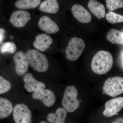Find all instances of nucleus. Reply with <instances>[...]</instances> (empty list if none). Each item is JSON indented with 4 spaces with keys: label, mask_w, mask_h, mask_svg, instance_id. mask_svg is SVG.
<instances>
[{
    "label": "nucleus",
    "mask_w": 123,
    "mask_h": 123,
    "mask_svg": "<svg viewBox=\"0 0 123 123\" xmlns=\"http://www.w3.org/2000/svg\"><path fill=\"white\" fill-rule=\"evenodd\" d=\"M32 97L34 99L42 101L46 107H50L55 104V95L52 91L49 89L41 90L33 93Z\"/></svg>",
    "instance_id": "obj_9"
},
{
    "label": "nucleus",
    "mask_w": 123,
    "mask_h": 123,
    "mask_svg": "<svg viewBox=\"0 0 123 123\" xmlns=\"http://www.w3.org/2000/svg\"><path fill=\"white\" fill-rule=\"evenodd\" d=\"M39 123H48L47 122H46V121H41Z\"/></svg>",
    "instance_id": "obj_27"
},
{
    "label": "nucleus",
    "mask_w": 123,
    "mask_h": 123,
    "mask_svg": "<svg viewBox=\"0 0 123 123\" xmlns=\"http://www.w3.org/2000/svg\"><path fill=\"white\" fill-rule=\"evenodd\" d=\"M105 108L103 114L106 117H111L118 115V112L123 108V97H118L110 99L106 102Z\"/></svg>",
    "instance_id": "obj_8"
},
{
    "label": "nucleus",
    "mask_w": 123,
    "mask_h": 123,
    "mask_svg": "<svg viewBox=\"0 0 123 123\" xmlns=\"http://www.w3.org/2000/svg\"><path fill=\"white\" fill-rule=\"evenodd\" d=\"M71 11L75 18L81 23H89L92 20V16L90 13L81 5H74L72 7Z\"/></svg>",
    "instance_id": "obj_12"
},
{
    "label": "nucleus",
    "mask_w": 123,
    "mask_h": 123,
    "mask_svg": "<svg viewBox=\"0 0 123 123\" xmlns=\"http://www.w3.org/2000/svg\"><path fill=\"white\" fill-rule=\"evenodd\" d=\"M53 43V40L50 36L45 34H39L36 36L33 42L34 47L41 51L47 50Z\"/></svg>",
    "instance_id": "obj_14"
},
{
    "label": "nucleus",
    "mask_w": 123,
    "mask_h": 123,
    "mask_svg": "<svg viewBox=\"0 0 123 123\" xmlns=\"http://www.w3.org/2000/svg\"><path fill=\"white\" fill-rule=\"evenodd\" d=\"M103 93L110 97H117L123 93V78L120 77L110 78L104 85Z\"/></svg>",
    "instance_id": "obj_5"
},
{
    "label": "nucleus",
    "mask_w": 123,
    "mask_h": 123,
    "mask_svg": "<svg viewBox=\"0 0 123 123\" xmlns=\"http://www.w3.org/2000/svg\"><path fill=\"white\" fill-rule=\"evenodd\" d=\"M23 80L25 82L24 88L27 92H35L46 88L45 84L35 79L31 73H27L23 76Z\"/></svg>",
    "instance_id": "obj_11"
},
{
    "label": "nucleus",
    "mask_w": 123,
    "mask_h": 123,
    "mask_svg": "<svg viewBox=\"0 0 123 123\" xmlns=\"http://www.w3.org/2000/svg\"><path fill=\"white\" fill-rule=\"evenodd\" d=\"M107 39L112 44H123V32L111 29L106 35Z\"/></svg>",
    "instance_id": "obj_19"
},
{
    "label": "nucleus",
    "mask_w": 123,
    "mask_h": 123,
    "mask_svg": "<svg viewBox=\"0 0 123 123\" xmlns=\"http://www.w3.org/2000/svg\"><path fill=\"white\" fill-rule=\"evenodd\" d=\"M11 84L9 82L0 76V95L5 93L10 90Z\"/></svg>",
    "instance_id": "obj_24"
},
{
    "label": "nucleus",
    "mask_w": 123,
    "mask_h": 123,
    "mask_svg": "<svg viewBox=\"0 0 123 123\" xmlns=\"http://www.w3.org/2000/svg\"></svg>",
    "instance_id": "obj_28"
},
{
    "label": "nucleus",
    "mask_w": 123,
    "mask_h": 123,
    "mask_svg": "<svg viewBox=\"0 0 123 123\" xmlns=\"http://www.w3.org/2000/svg\"><path fill=\"white\" fill-rule=\"evenodd\" d=\"M59 5L57 0H44L40 4V11L48 13H56L59 10Z\"/></svg>",
    "instance_id": "obj_16"
},
{
    "label": "nucleus",
    "mask_w": 123,
    "mask_h": 123,
    "mask_svg": "<svg viewBox=\"0 0 123 123\" xmlns=\"http://www.w3.org/2000/svg\"><path fill=\"white\" fill-rule=\"evenodd\" d=\"M113 64L112 55L109 52L100 51L93 57L91 68L93 72L98 75H104L109 72Z\"/></svg>",
    "instance_id": "obj_1"
},
{
    "label": "nucleus",
    "mask_w": 123,
    "mask_h": 123,
    "mask_svg": "<svg viewBox=\"0 0 123 123\" xmlns=\"http://www.w3.org/2000/svg\"><path fill=\"white\" fill-rule=\"evenodd\" d=\"M26 54L29 65L34 70L40 73L45 72L47 70L48 61L44 54L36 49H30Z\"/></svg>",
    "instance_id": "obj_2"
},
{
    "label": "nucleus",
    "mask_w": 123,
    "mask_h": 123,
    "mask_svg": "<svg viewBox=\"0 0 123 123\" xmlns=\"http://www.w3.org/2000/svg\"><path fill=\"white\" fill-rule=\"evenodd\" d=\"M13 58L16 73L18 76H24L26 73L30 65L26 54L23 51H18L15 53Z\"/></svg>",
    "instance_id": "obj_7"
},
{
    "label": "nucleus",
    "mask_w": 123,
    "mask_h": 123,
    "mask_svg": "<svg viewBox=\"0 0 123 123\" xmlns=\"http://www.w3.org/2000/svg\"><path fill=\"white\" fill-rule=\"evenodd\" d=\"M17 47L13 43L7 42L4 43L0 48L1 53H9L13 54L17 50Z\"/></svg>",
    "instance_id": "obj_22"
},
{
    "label": "nucleus",
    "mask_w": 123,
    "mask_h": 123,
    "mask_svg": "<svg viewBox=\"0 0 123 123\" xmlns=\"http://www.w3.org/2000/svg\"><path fill=\"white\" fill-rule=\"evenodd\" d=\"M31 19L30 14L24 10H17L12 14L9 22L17 28H21L25 26Z\"/></svg>",
    "instance_id": "obj_10"
},
{
    "label": "nucleus",
    "mask_w": 123,
    "mask_h": 123,
    "mask_svg": "<svg viewBox=\"0 0 123 123\" xmlns=\"http://www.w3.org/2000/svg\"><path fill=\"white\" fill-rule=\"evenodd\" d=\"M41 0H18L15 7L20 9H29L36 8L40 4Z\"/></svg>",
    "instance_id": "obj_20"
},
{
    "label": "nucleus",
    "mask_w": 123,
    "mask_h": 123,
    "mask_svg": "<svg viewBox=\"0 0 123 123\" xmlns=\"http://www.w3.org/2000/svg\"><path fill=\"white\" fill-rule=\"evenodd\" d=\"M38 25L40 29L48 34H55L59 31L56 23L47 16H43L40 18Z\"/></svg>",
    "instance_id": "obj_13"
},
{
    "label": "nucleus",
    "mask_w": 123,
    "mask_h": 123,
    "mask_svg": "<svg viewBox=\"0 0 123 123\" xmlns=\"http://www.w3.org/2000/svg\"><path fill=\"white\" fill-rule=\"evenodd\" d=\"M14 107L12 103L4 98H0V119L7 118L13 111Z\"/></svg>",
    "instance_id": "obj_17"
},
{
    "label": "nucleus",
    "mask_w": 123,
    "mask_h": 123,
    "mask_svg": "<svg viewBox=\"0 0 123 123\" xmlns=\"http://www.w3.org/2000/svg\"><path fill=\"white\" fill-rule=\"evenodd\" d=\"M111 123H123V117H120Z\"/></svg>",
    "instance_id": "obj_25"
},
{
    "label": "nucleus",
    "mask_w": 123,
    "mask_h": 123,
    "mask_svg": "<svg viewBox=\"0 0 123 123\" xmlns=\"http://www.w3.org/2000/svg\"><path fill=\"white\" fill-rule=\"evenodd\" d=\"M106 7L111 11L123 8V0H106Z\"/></svg>",
    "instance_id": "obj_23"
},
{
    "label": "nucleus",
    "mask_w": 123,
    "mask_h": 123,
    "mask_svg": "<svg viewBox=\"0 0 123 123\" xmlns=\"http://www.w3.org/2000/svg\"><path fill=\"white\" fill-rule=\"evenodd\" d=\"M85 46V43L80 38L74 37L71 39L65 51L66 59L71 61L77 60L82 54Z\"/></svg>",
    "instance_id": "obj_4"
},
{
    "label": "nucleus",
    "mask_w": 123,
    "mask_h": 123,
    "mask_svg": "<svg viewBox=\"0 0 123 123\" xmlns=\"http://www.w3.org/2000/svg\"><path fill=\"white\" fill-rule=\"evenodd\" d=\"M67 114V111L63 108H59L55 113L49 114L47 116V119L51 123H65Z\"/></svg>",
    "instance_id": "obj_18"
},
{
    "label": "nucleus",
    "mask_w": 123,
    "mask_h": 123,
    "mask_svg": "<svg viewBox=\"0 0 123 123\" xmlns=\"http://www.w3.org/2000/svg\"><path fill=\"white\" fill-rule=\"evenodd\" d=\"M13 112L15 123H32L31 111L28 107L24 104L15 105Z\"/></svg>",
    "instance_id": "obj_6"
},
{
    "label": "nucleus",
    "mask_w": 123,
    "mask_h": 123,
    "mask_svg": "<svg viewBox=\"0 0 123 123\" xmlns=\"http://www.w3.org/2000/svg\"><path fill=\"white\" fill-rule=\"evenodd\" d=\"M5 34H2V33L0 32V43H2L4 38Z\"/></svg>",
    "instance_id": "obj_26"
},
{
    "label": "nucleus",
    "mask_w": 123,
    "mask_h": 123,
    "mask_svg": "<svg viewBox=\"0 0 123 123\" xmlns=\"http://www.w3.org/2000/svg\"><path fill=\"white\" fill-rule=\"evenodd\" d=\"M77 90L74 86L66 87L62 101V106L66 111L72 112L79 107L80 103L77 99Z\"/></svg>",
    "instance_id": "obj_3"
},
{
    "label": "nucleus",
    "mask_w": 123,
    "mask_h": 123,
    "mask_svg": "<svg viewBox=\"0 0 123 123\" xmlns=\"http://www.w3.org/2000/svg\"><path fill=\"white\" fill-rule=\"evenodd\" d=\"M106 19L111 24H115L118 23L123 22V15L115 13L109 11L106 14Z\"/></svg>",
    "instance_id": "obj_21"
},
{
    "label": "nucleus",
    "mask_w": 123,
    "mask_h": 123,
    "mask_svg": "<svg viewBox=\"0 0 123 123\" xmlns=\"http://www.w3.org/2000/svg\"><path fill=\"white\" fill-rule=\"evenodd\" d=\"M88 6L91 12L99 20L105 17V7L97 1L90 0L88 2Z\"/></svg>",
    "instance_id": "obj_15"
}]
</instances>
